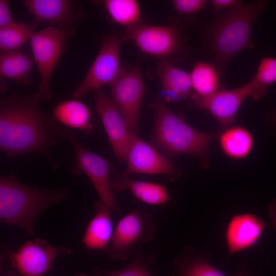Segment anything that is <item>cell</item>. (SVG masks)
<instances>
[{
    "label": "cell",
    "mask_w": 276,
    "mask_h": 276,
    "mask_svg": "<svg viewBox=\"0 0 276 276\" xmlns=\"http://www.w3.org/2000/svg\"><path fill=\"white\" fill-rule=\"evenodd\" d=\"M173 265L175 271L171 276H226L210 264L208 256L190 246L174 259Z\"/></svg>",
    "instance_id": "obj_22"
},
{
    "label": "cell",
    "mask_w": 276,
    "mask_h": 276,
    "mask_svg": "<svg viewBox=\"0 0 276 276\" xmlns=\"http://www.w3.org/2000/svg\"><path fill=\"white\" fill-rule=\"evenodd\" d=\"M274 121L276 123V113H275L274 115Z\"/></svg>",
    "instance_id": "obj_36"
},
{
    "label": "cell",
    "mask_w": 276,
    "mask_h": 276,
    "mask_svg": "<svg viewBox=\"0 0 276 276\" xmlns=\"http://www.w3.org/2000/svg\"><path fill=\"white\" fill-rule=\"evenodd\" d=\"M161 85V97L165 102H176L192 96V87L189 73L160 59L157 68Z\"/></svg>",
    "instance_id": "obj_17"
},
{
    "label": "cell",
    "mask_w": 276,
    "mask_h": 276,
    "mask_svg": "<svg viewBox=\"0 0 276 276\" xmlns=\"http://www.w3.org/2000/svg\"><path fill=\"white\" fill-rule=\"evenodd\" d=\"M156 229L151 214L141 208H136L118 221L104 250L111 259L127 260L137 243L153 239Z\"/></svg>",
    "instance_id": "obj_6"
},
{
    "label": "cell",
    "mask_w": 276,
    "mask_h": 276,
    "mask_svg": "<svg viewBox=\"0 0 276 276\" xmlns=\"http://www.w3.org/2000/svg\"><path fill=\"white\" fill-rule=\"evenodd\" d=\"M189 74L194 91L192 98H205L221 88L220 80L222 76L213 62H197Z\"/></svg>",
    "instance_id": "obj_23"
},
{
    "label": "cell",
    "mask_w": 276,
    "mask_h": 276,
    "mask_svg": "<svg viewBox=\"0 0 276 276\" xmlns=\"http://www.w3.org/2000/svg\"><path fill=\"white\" fill-rule=\"evenodd\" d=\"M1 276H20L19 274L13 270H9L3 271L1 273Z\"/></svg>",
    "instance_id": "obj_34"
},
{
    "label": "cell",
    "mask_w": 276,
    "mask_h": 276,
    "mask_svg": "<svg viewBox=\"0 0 276 276\" xmlns=\"http://www.w3.org/2000/svg\"><path fill=\"white\" fill-rule=\"evenodd\" d=\"M121 40L113 34L102 39L96 58L83 79L73 91L72 98L81 100L91 90L110 85L117 79L123 69L120 61Z\"/></svg>",
    "instance_id": "obj_8"
},
{
    "label": "cell",
    "mask_w": 276,
    "mask_h": 276,
    "mask_svg": "<svg viewBox=\"0 0 276 276\" xmlns=\"http://www.w3.org/2000/svg\"><path fill=\"white\" fill-rule=\"evenodd\" d=\"M133 258L126 266L118 270H108L96 267L93 271L95 276H155L150 266L155 261L152 254L146 253L135 246Z\"/></svg>",
    "instance_id": "obj_25"
},
{
    "label": "cell",
    "mask_w": 276,
    "mask_h": 276,
    "mask_svg": "<svg viewBox=\"0 0 276 276\" xmlns=\"http://www.w3.org/2000/svg\"><path fill=\"white\" fill-rule=\"evenodd\" d=\"M267 2L258 1L225 11L208 27L206 40L213 62L222 76L229 61L242 51L254 48V24Z\"/></svg>",
    "instance_id": "obj_2"
},
{
    "label": "cell",
    "mask_w": 276,
    "mask_h": 276,
    "mask_svg": "<svg viewBox=\"0 0 276 276\" xmlns=\"http://www.w3.org/2000/svg\"><path fill=\"white\" fill-rule=\"evenodd\" d=\"M217 133L222 152L230 159L245 158L253 149L254 136L248 130L242 126H231Z\"/></svg>",
    "instance_id": "obj_20"
},
{
    "label": "cell",
    "mask_w": 276,
    "mask_h": 276,
    "mask_svg": "<svg viewBox=\"0 0 276 276\" xmlns=\"http://www.w3.org/2000/svg\"><path fill=\"white\" fill-rule=\"evenodd\" d=\"M268 223L251 214L234 216L225 230L228 257L254 246L260 240Z\"/></svg>",
    "instance_id": "obj_16"
},
{
    "label": "cell",
    "mask_w": 276,
    "mask_h": 276,
    "mask_svg": "<svg viewBox=\"0 0 276 276\" xmlns=\"http://www.w3.org/2000/svg\"><path fill=\"white\" fill-rule=\"evenodd\" d=\"M113 174L111 186L114 193L128 190L136 199L152 205H162L170 200L167 188L163 185L131 179L116 171Z\"/></svg>",
    "instance_id": "obj_19"
},
{
    "label": "cell",
    "mask_w": 276,
    "mask_h": 276,
    "mask_svg": "<svg viewBox=\"0 0 276 276\" xmlns=\"http://www.w3.org/2000/svg\"><path fill=\"white\" fill-rule=\"evenodd\" d=\"M250 98L247 83L235 88L221 87L212 95L203 98H192L193 105L210 113L218 122L221 132L232 126L238 110L247 98Z\"/></svg>",
    "instance_id": "obj_15"
},
{
    "label": "cell",
    "mask_w": 276,
    "mask_h": 276,
    "mask_svg": "<svg viewBox=\"0 0 276 276\" xmlns=\"http://www.w3.org/2000/svg\"><path fill=\"white\" fill-rule=\"evenodd\" d=\"M151 106L154 117L153 145L171 157L195 156L204 168L208 166L210 145L217 136V132L209 133L190 126L171 111L160 97L156 98Z\"/></svg>",
    "instance_id": "obj_4"
},
{
    "label": "cell",
    "mask_w": 276,
    "mask_h": 276,
    "mask_svg": "<svg viewBox=\"0 0 276 276\" xmlns=\"http://www.w3.org/2000/svg\"><path fill=\"white\" fill-rule=\"evenodd\" d=\"M62 139L67 141L73 147L76 156V170L83 173L90 179L100 200L112 210L120 212V209L114 196L110 179V163L103 157L86 149L65 127Z\"/></svg>",
    "instance_id": "obj_9"
},
{
    "label": "cell",
    "mask_w": 276,
    "mask_h": 276,
    "mask_svg": "<svg viewBox=\"0 0 276 276\" xmlns=\"http://www.w3.org/2000/svg\"><path fill=\"white\" fill-rule=\"evenodd\" d=\"M268 212L271 220L272 225L276 230V200L269 204Z\"/></svg>",
    "instance_id": "obj_33"
},
{
    "label": "cell",
    "mask_w": 276,
    "mask_h": 276,
    "mask_svg": "<svg viewBox=\"0 0 276 276\" xmlns=\"http://www.w3.org/2000/svg\"><path fill=\"white\" fill-rule=\"evenodd\" d=\"M111 98L123 116L128 129L139 130L140 108L144 94V82L137 64L129 69L123 68L110 85Z\"/></svg>",
    "instance_id": "obj_10"
},
{
    "label": "cell",
    "mask_w": 276,
    "mask_h": 276,
    "mask_svg": "<svg viewBox=\"0 0 276 276\" xmlns=\"http://www.w3.org/2000/svg\"><path fill=\"white\" fill-rule=\"evenodd\" d=\"M95 109L99 116L112 149L121 162L126 161L131 132L111 97L102 88L94 90Z\"/></svg>",
    "instance_id": "obj_13"
},
{
    "label": "cell",
    "mask_w": 276,
    "mask_h": 276,
    "mask_svg": "<svg viewBox=\"0 0 276 276\" xmlns=\"http://www.w3.org/2000/svg\"><path fill=\"white\" fill-rule=\"evenodd\" d=\"M37 92L27 96L12 94L0 101V148L11 158L34 153L45 158L51 166L59 165L51 150L62 139L65 126L41 108Z\"/></svg>",
    "instance_id": "obj_1"
},
{
    "label": "cell",
    "mask_w": 276,
    "mask_h": 276,
    "mask_svg": "<svg viewBox=\"0 0 276 276\" xmlns=\"http://www.w3.org/2000/svg\"><path fill=\"white\" fill-rule=\"evenodd\" d=\"M122 40L133 42L144 53L166 59L185 49L181 30L176 26L140 24L125 28Z\"/></svg>",
    "instance_id": "obj_7"
},
{
    "label": "cell",
    "mask_w": 276,
    "mask_h": 276,
    "mask_svg": "<svg viewBox=\"0 0 276 276\" xmlns=\"http://www.w3.org/2000/svg\"><path fill=\"white\" fill-rule=\"evenodd\" d=\"M276 82V58H262L254 77L247 82L250 89V98L260 100L265 95L269 86Z\"/></svg>",
    "instance_id": "obj_27"
},
{
    "label": "cell",
    "mask_w": 276,
    "mask_h": 276,
    "mask_svg": "<svg viewBox=\"0 0 276 276\" xmlns=\"http://www.w3.org/2000/svg\"><path fill=\"white\" fill-rule=\"evenodd\" d=\"M103 5L110 19L125 28L141 24V11L135 0H105Z\"/></svg>",
    "instance_id": "obj_26"
},
{
    "label": "cell",
    "mask_w": 276,
    "mask_h": 276,
    "mask_svg": "<svg viewBox=\"0 0 276 276\" xmlns=\"http://www.w3.org/2000/svg\"><path fill=\"white\" fill-rule=\"evenodd\" d=\"M38 25L33 22L29 24L14 22L0 28V50L3 53L19 50L30 40Z\"/></svg>",
    "instance_id": "obj_28"
},
{
    "label": "cell",
    "mask_w": 276,
    "mask_h": 276,
    "mask_svg": "<svg viewBox=\"0 0 276 276\" xmlns=\"http://www.w3.org/2000/svg\"><path fill=\"white\" fill-rule=\"evenodd\" d=\"M175 11L179 14H196L204 9L208 4L206 0H174L172 2Z\"/></svg>",
    "instance_id": "obj_29"
},
{
    "label": "cell",
    "mask_w": 276,
    "mask_h": 276,
    "mask_svg": "<svg viewBox=\"0 0 276 276\" xmlns=\"http://www.w3.org/2000/svg\"><path fill=\"white\" fill-rule=\"evenodd\" d=\"M130 132V141L126 158L127 168L121 173L122 175L128 176L133 173L165 175L171 181L181 176L180 171L157 148L141 139L135 133Z\"/></svg>",
    "instance_id": "obj_12"
},
{
    "label": "cell",
    "mask_w": 276,
    "mask_h": 276,
    "mask_svg": "<svg viewBox=\"0 0 276 276\" xmlns=\"http://www.w3.org/2000/svg\"><path fill=\"white\" fill-rule=\"evenodd\" d=\"M74 33L50 25L34 32L30 39L33 59L40 77L37 92L42 101L51 97L50 81L52 74L65 51L66 40Z\"/></svg>",
    "instance_id": "obj_5"
},
{
    "label": "cell",
    "mask_w": 276,
    "mask_h": 276,
    "mask_svg": "<svg viewBox=\"0 0 276 276\" xmlns=\"http://www.w3.org/2000/svg\"><path fill=\"white\" fill-rule=\"evenodd\" d=\"M231 276H257L249 269L245 262L241 263L239 270L235 274Z\"/></svg>",
    "instance_id": "obj_32"
},
{
    "label": "cell",
    "mask_w": 276,
    "mask_h": 276,
    "mask_svg": "<svg viewBox=\"0 0 276 276\" xmlns=\"http://www.w3.org/2000/svg\"><path fill=\"white\" fill-rule=\"evenodd\" d=\"M72 253L70 248L52 245L44 239L37 238L26 241L16 251L10 252L8 258L20 276H44L57 257Z\"/></svg>",
    "instance_id": "obj_11"
},
{
    "label": "cell",
    "mask_w": 276,
    "mask_h": 276,
    "mask_svg": "<svg viewBox=\"0 0 276 276\" xmlns=\"http://www.w3.org/2000/svg\"><path fill=\"white\" fill-rule=\"evenodd\" d=\"M52 116L63 125L81 130L87 134L90 133L93 129L90 110L78 99L60 102L54 108Z\"/></svg>",
    "instance_id": "obj_21"
},
{
    "label": "cell",
    "mask_w": 276,
    "mask_h": 276,
    "mask_svg": "<svg viewBox=\"0 0 276 276\" xmlns=\"http://www.w3.org/2000/svg\"><path fill=\"white\" fill-rule=\"evenodd\" d=\"M67 188L43 189L21 182L11 175L0 178V221L32 235L37 217L49 207L70 199Z\"/></svg>",
    "instance_id": "obj_3"
},
{
    "label": "cell",
    "mask_w": 276,
    "mask_h": 276,
    "mask_svg": "<svg viewBox=\"0 0 276 276\" xmlns=\"http://www.w3.org/2000/svg\"><path fill=\"white\" fill-rule=\"evenodd\" d=\"M211 4L213 11L217 13L222 10H227L243 4L239 0H211Z\"/></svg>",
    "instance_id": "obj_31"
},
{
    "label": "cell",
    "mask_w": 276,
    "mask_h": 276,
    "mask_svg": "<svg viewBox=\"0 0 276 276\" xmlns=\"http://www.w3.org/2000/svg\"><path fill=\"white\" fill-rule=\"evenodd\" d=\"M95 214L86 225L81 242L89 250H102L109 244L114 232L112 209L102 200L94 203Z\"/></svg>",
    "instance_id": "obj_18"
},
{
    "label": "cell",
    "mask_w": 276,
    "mask_h": 276,
    "mask_svg": "<svg viewBox=\"0 0 276 276\" xmlns=\"http://www.w3.org/2000/svg\"><path fill=\"white\" fill-rule=\"evenodd\" d=\"M32 67L33 58L20 50L3 53L0 56L1 76L24 85L31 83Z\"/></svg>",
    "instance_id": "obj_24"
},
{
    "label": "cell",
    "mask_w": 276,
    "mask_h": 276,
    "mask_svg": "<svg viewBox=\"0 0 276 276\" xmlns=\"http://www.w3.org/2000/svg\"><path fill=\"white\" fill-rule=\"evenodd\" d=\"M74 276H89V275L86 273L79 272L76 274Z\"/></svg>",
    "instance_id": "obj_35"
},
{
    "label": "cell",
    "mask_w": 276,
    "mask_h": 276,
    "mask_svg": "<svg viewBox=\"0 0 276 276\" xmlns=\"http://www.w3.org/2000/svg\"><path fill=\"white\" fill-rule=\"evenodd\" d=\"M20 3L33 17L32 22L38 25H51L74 32L83 17L79 3L69 0H22Z\"/></svg>",
    "instance_id": "obj_14"
},
{
    "label": "cell",
    "mask_w": 276,
    "mask_h": 276,
    "mask_svg": "<svg viewBox=\"0 0 276 276\" xmlns=\"http://www.w3.org/2000/svg\"><path fill=\"white\" fill-rule=\"evenodd\" d=\"M14 22L10 8L9 1L7 0H1L0 28L8 26Z\"/></svg>",
    "instance_id": "obj_30"
}]
</instances>
